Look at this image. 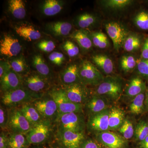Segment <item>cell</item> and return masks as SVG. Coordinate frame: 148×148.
I'll list each match as a JSON object with an SVG mask.
<instances>
[{"instance_id": "1", "label": "cell", "mask_w": 148, "mask_h": 148, "mask_svg": "<svg viewBox=\"0 0 148 148\" xmlns=\"http://www.w3.org/2000/svg\"><path fill=\"white\" fill-rule=\"evenodd\" d=\"M42 95L21 87L16 90L4 92L1 98V102L7 107H15L19 105L32 103L40 99Z\"/></svg>"}, {"instance_id": "2", "label": "cell", "mask_w": 148, "mask_h": 148, "mask_svg": "<svg viewBox=\"0 0 148 148\" xmlns=\"http://www.w3.org/2000/svg\"><path fill=\"white\" fill-rule=\"evenodd\" d=\"M49 94L57 105L58 115L69 113H81L82 112L83 108V105L76 104L70 101L64 89H53Z\"/></svg>"}, {"instance_id": "3", "label": "cell", "mask_w": 148, "mask_h": 148, "mask_svg": "<svg viewBox=\"0 0 148 148\" xmlns=\"http://www.w3.org/2000/svg\"><path fill=\"white\" fill-rule=\"evenodd\" d=\"M122 92V84L119 79L114 77L104 79L103 82L97 86L95 95L103 96L108 99L116 101Z\"/></svg>"}, {"instance_id": "4", "label": "cell", "mask_w": 148, "mask_h": 148, "mask_svg": "<svg viewBox=\"0 0 148 148\" xmlns=\"http://www.w3.org/2000/svg\"><path fill=\"white\" fill-rule=\"evenodd\" d=\"M79 75L81 82L85 85L97 86L105 79L97 67L87 60H83L79 65Z\"/></svg>"}, {"instance_id": "5", "label": "cell", "mask_w": 148, "mask_h": 148, "mask_svg": "<svg viewBox=\"0 0 148 148\" xmlns=\"http://www.w3.org/2000/svg\"><path fill=\"white\" fill-rule=\"evenodd\" d=\"M81 113H69L58 115L56 121L59 129L70 130L75 132H84L85 124Z\"/></svg>"}, {"instance_id": "6", "label": "cell", "mask_w": 148, "mask_h": 148, "mask_svg": "<svg viewBox=\"0 0 148 148\" xmlns=\"http://www.w3.org/2000/svg\"><path fill=\"white\" fill-rule=\"evenodd\" d=\"M105 29L112 41L114 48L119 51L123 47L129 32L123 24L117 21H110L105 24Z\"/></svg>"}, {"instance_id": "7", "label": "cell", "mask_w": 148, "mask_h": 148, "mask_svg": "<svg viewBox=\"0 0 148 148\" xmlns=\"http://www.w3.org/2000/svg\"><path fill=\"white\" fill-rule=\"evenodd\" d=\"M9 110L8 127L13 133L26 134L33 126L29 123L19 109L12 108Z\"/></svg>"}, {"instance_id": "8", "label": "cell", "mask_w": 148, "mask_h": 148, "mask_svg": "<svg viewBox=\"0 0 148 148\" xmlns=\"http://www.w3.org/2000/svg\"><path fill=\"white\" fill-rule=\"evenodd\" d=\"M48 120H42L33 126L25 135L30 145H38L46 142L49 137L51 131L50 123Z\"/></svg>"}, {"instance_id": "9", "label": "cell", "mask_w": 148, "mask_h": 148, "mask_svg": "<svg viewBox=\"0 0 148 148\" xmlns=\"http://www.w3.org/2000/svg\"><path fill=\"white\" fill-rule=\"evenodd\" d=\"M58 143L63 148H80L84 140V132H75L70 130H58Z\"/></svg>"}, {"instance_id": "10", "label": "cell", "mask_w": 148, "mask_h": 148, "mask_svg": "<svg viewBox=\"0 0 148 148\" xmlns=\"http://www.w3.org/2000/svg\"><path fill=\"white\" fill-rule=\"evenodd\" d=\"M64 90L69 100L73 103L83 105L89 99V91L82 83L66 86Z\"/></svg>"}, {"instance_id": "11", "label": "cell", "mask_w": 148, "mask_h": 148, "mask_svg": "<svg viewBox=\"0 0 148 148\" xmlns=\"http://www.w3.org/2000/svg\"><path fill=\"white\" fill-rule=\"evenodd\" d=\"M110 110L108 108L101 112L90 116L87 123L89 130L97 133L109 130Z\"/></svg>"}, {"instance_id": "12", "label": "cell", "mask_w": 148, "mask_h": 148, "mask_svg": "<svg viewBox=\"0 0 148 148\" xmlns=\"http://www.w3.org/2000/svg\"><path fill=\"white\" fill-rule=\"evenodd\" d=\"M43 118L46 120L51 119L58 114V108L55 101L49 98L38 99L32 103Z\"/></svg>"}, {"instance_id": "13", "label": "cell", "mask_w": 148, "mask_h": 148, "mask_svg": "<svg viewBox=\"0 0 148 148\" xmlns=\"http://www.w3.org/2000/svg\"><path fill=\"white\" fill-rule=\"evenodd\" d=\"M22 47L17 39L5 35L0 41V53L1 55L11 57L18 55Z\"/></svg>"}, {"instance_id": "14", "label": "cell", "mask_w": 148, "mask_h": 148, "mask_svg": "<svg viewBox=\"0 0 148 148\" xmlns=\"http://www.w3.org/2000/svg\"><path fill=\"white\" fill-rule=\"evenodd\" d=\"M21 76L11 69L1 78V90L3 93L22 87Z\"/></svg>"}, {"instance_id": "15", "label": "cell", "mask_w": 148, "mask_h": 148, "mask_svg": "<svg viewBox=\"0 0 148 148\" xmlns=\"http://www.w3.org/2000/svg\"><path fill=\"white\" fill-rule=\"evenodd\" d=\"M96 138L108 148H122L125 144L124 138L108 130L97 133Z\"/></svg>"}, {"instance_id": "16", "label": "cell", "mask_w": 148, "mask_h": 148, "mask_svg": "<svg viewBox=\"0 0 148 148\" xmlns=\"http://www.w3.org/2000/svg\"><path fill=\"white\" fill-rule=\"evenodd\" d=\"M24 83L27 89L37 93H41L48 86L46 79L36 74H32L26 77L24 80Z\"/></svg>"}, {"instance_id": "17", "label": "cell", "mask_w": 148, "mask_h": 148, "mask_svg": "<svg viewBox=\"0 0 148 148\" xmlns=\"http://www.w3.org/2000/svg\"><path fill=\"white\" fill-rule=\"evenodd\" d=\"M108 99L100 95H93L86 103V108L90 116L101 112L108 109Z\"/></svg>"}, {"instance_id": "18", "label": "cell", "mask_w": 148, "mask_h": 148, "mask_svg": "<svg viewBox=\"0 0 148 148\" xmlns=\"http://www.w3.org/2000/svg\"><path fill=\"white\" fill-rule=\"evenodd\" d=\"M61 79L65 86L81 83L79 75V66L76 64H70L61 73Z\"/></svg>"}, {"instance_id": "19", "label": "cell", "mask_w": 148, "mask_h": 148, "mask_svg": "<svg viewBox=\"0 0 148 148\" xmlns=\"http://www.w3.org/2000/svg\"><path fill=\"white\" fill-rule=\"evenodd\" d=\"M92 60L93 64L104 73L109 75L114 72V66L112 60L108 56L97 54L93 56Z\"/></svg>"}, {"instance_id": "20", "label": "cell", "mask_w": 148, "mask_h": 148, "mask_svg": "<svg viewBox=\"0 0 148 148\" xmlns=\"http://www.w3.org/2000/svg\"><path fill=\"white\" fill-rule=\"evenodd\" d=\"M19 109L27 120L33 126L43 120L42 116L32 105V103L23 104Z\"/></svg>"}, {"instance_id": "21", "label": "cell", "mask_w": 148, "mask_h": 148, "mask_svg": "<svg viewBox=\"0 0 148 148\" xmlns=\"http://www.w3.org/2000/svg\"><path fill=\"white\" fill-rule=\"evenodd\" d=\"M15 30L18 36L28 41L39 39L41 36L39 31L36 30L32 25L21 24L15 27Z\"/></svg>"}, {"instance_id": "22", "label": "cell", "mask_w": 148, "mask_h": 148, "mask_svg": "<svg viewBox=\"0 0 148 148\" xmlns=\"http://www.w3.org/2000/svg\"><path fill=\"white\" fill-rule=\"evenodd\" d=\"M47 29L55 36H64L70 34L73 29V26L69 22L56 21L48 24Z\"/></svg>"}, {"instance_id": "23", "label": "cell", "mask_w": 148, "mask_h": 148, "mask_svg": "<svg viewBox=\"0 0 148 148\" xmlns=\"http://www.w3.org/2000/svg\"><path fill=\"white\" fill-rule=\"evenodd\" d=\"M124 112L117 108H112L110 110L109 117V130L119 129L124 122Z\"/></svg>"}, {"instance_id": "24", "label": "cell", "mask_w": 148, "mask_h": 148, "mask_svg": "<svg viewBox=\"0 0 148 148\" xmlns=\"http://www.w3.org/2000/svg\"><path fill=\"white\" fill-rule=\"evenodd\" d=\"M145 88V84L143 79L139 77H136L130 82L125 89V94L130 98L135 97L143 92Z\"/></svg>"}, {"instance_id": "25", "label": "cell", "mask_w": 148, "mask_h": 148, "mask_svg": "<svg viewBox=\"0 0 148 148\" xmlns=\"http://www.w3.org/2000/svg\"><path fill=\"white\" fill-rule=\"evenodd\" d=\"M63 8V4L57 0H46L43 4L42 9L46 16H52L59 13Z\"/></svg>"}, {"instance_id": "26", "label": "cell", "mask_w": 148, "mask_h": 148, "mask_svg": "<svg viewBox=\"0 0 148 148\" xmlns=\"http://www.w3.org/2000/svg\"><path fill=\"white\" fill-rule=\"evenodd\" d=\"M9 9L14 18L23 19L26 15L25 4L22 0L9 1Z\"/></svg>"}, {"instance_id": "27", "label": "cell", "mask_w": 148, "mask_h": 148, "mask_svg": "<svg viewBox=\"0 0 148 148\" xmlns=\"http://www.w3.org/2000/svg\"><path fill=\"white\" fill-rule=\"evenodd\" d=\"M71 37L82 49L88 50L92 48L93 44L91 37L84 31L82 30L76 31L72 35Z\"/></svg>"}, {"instance_id": "28", "label": "cell", "mask_w": 148, "mask_h": 148, "mask_svg": "<svg viewBox=\"0 0 148 148\" xmlns=\"http://www.w3.org/2000/svg\"><path fill=\"white\" fill-rule=\"evenodd\" d=\"M134 1L132 0H105L101 1L102 5L107 9L112 10H120L127 8Z\"/></svg>"}, {"instance_id": "29", "label": "cell", "mask_w": 148, "mask_h": 148, "mask_svg": "<svg viewBox=\"0 0 148 148\" xmlns=\"http://www.w3.org/2000/svg\"><path fill=\"white\" fill-rule=\"evenodd\" d=\"M33 64L40 75L45 79L49 76L50 69L41 55L37 54L33 57Z\"/></svg>"}, {"instance_id": "30", "label": "cell", "mask_w": 148, "mask_h": 148, "mask_svg": "<svg viewBox=\"0 0 148 148\" xmlns=\"http://www.w3.org/2000/svg\"><path fill=\"white\" fill-rule=\"evenodd\" d=\"M30 145L24 134L13 133L9 137L8 148H28Z\"/></svg>"}, {"instance_id": "31", "label": "cell", "mask_w": 148, "mask_h": 148, "mask_svg": "<svg viewBox=\"0 0 148 148\" xmlns=\"http://www.w3.org/2000/svg\"><path fill=\"white\" fill-rule=\"evenodd\" d=\"M98 19V17L92 14L83 13L77 17V24L81 29H87L95 25Z\"/></svg>"}, {"instance_id": "32", "label": "cell", "mask_w": 148, "mask_h": 148, "mask_svg": "<svg viewBox=\"0 0 148 148\" xmlns=\"http://www.w3.org/2000/svg\"><path fill=\"white\" fill-rule=\"evenodd\" d=\"M141 45V41L137 35L129 34L125 40L123 48L127 52H133L138 50Z\"/></svg>"}, {"instance_id": "33", "label": "cell", "mask_w": 148, "mask_h": 148, "mask_svg": "<svg viewBox=\"0 0 148 148\" xmlns=\"http://www.w3.org/2000/svg\"><path fill=\"white\" fill-rule=\"evenodd\" d=\"M145 95L144 92L134 97L130 105V111L134 114L138 115L143 112Z\"/></svg>"}, {"instance_id": "34", "label": "cell", "mask_w": 148, "mask_h": 148, "mask_svg": "<svg viewBox=\"0 0 148 148\" xmlns=\"http://www.w3.org/2000/svg\"><path fill=\"white\" fill-rule=\"evenodd\" d=\"M91 39L92 44L96 47L101 49H104L108 47L110 45L108 37L102 32H96L92 33Z\"/></svg>"}, {"instance_id": "35", "label": "cell", "mask_w": 148, "mask_h": 148, "mask_svg": "<svg viewBox=\"0 0 148 148\" xmlns=\"http://www.w3.org/2000/svg\"><path fill=\"white\" fill-rule=\"evenodd\" d=\"M10 65L12 69L19 75H24L28 71V66L23 57L14 59L11 62Z\"/></svg>"}, {"instance_id": "36", "label": "cell", "mask_w": 148, "mask_h": 148, "mask_svg": "<svg viewBox=\"0 0 148 148\" xmlns=\"http://www.w3.org/2000/svg\"><path fill=\"white\" fill-rule=\"evenodd\" d=\"M133 22L136 27L143 30H148V13L147 12H140L133 18Z\"/></svg>"}, {"instance_id": "37", "label": "cell", "mask_w": 148, "mask_h": 148, "mask_svg": "<svg viewBox=\"0 0 148 148\" xmlns=\"http://www.w3.org/2000/svg\"><path fill=\"white\" fill-rule=\"evenodd\" d=\"M137 65V61L135 57L132 56H123L121 59L120 66L123 71H130L136 67Z\"/></svg>"}, {"instance_id": "38", "label": "cell", "mask_w": 148, "mask_h": 148, "mask_svg": "<svg viewBox=\"0 0 148 148\" xmlns=\"http://www.w3.org/2000/svg\"><path fill=\"white\" fill-rule=\"evenodd\" d=\"M134 134L136 140L143 141L148 136V123L145 121H140L136 125Z\"/></svg>"}, {"instance_id": "39", "label": "cell", "mask_w": 148, "mask_h": 148, "mask_svg": "<svg viewBox=\"0 0 148 148\" xmlns=\"http://www.w3.org/2000/svg\"><path fill=\"white\" fill-rule=\"evenodd\" d=\"M118 130L126 140L131 139L135 132L132 123L127 119H125L124 122Z\"/></svg>"}, {"instance_id": "40", "label": "cell", "mask_w": 148, "mask_h": 148, "mask_svg": "<svg viewBox=\"0 0 148 148\" xmlns=\"http://www.w3.org/2000/svg\"><path fill=\"white\" fill-rule=\"evenodd\" d=\"M63 48L70 57H75L79 53V47L73 42L69 40L64 43Z\"/></svg>"}, {"instance_id": "41", "label": "cell", "mask_w": 148, "mask_h": 148, "mask_svg": "<svg viewBox=\"0 0 148 148\" xmlns=\"http://www.w3.org/2000/svg\"><path fill=\"white\" fill-rule=\"evenodd\" d=\"M137 68L139 73L148 79V59L140 58L137 61Z\"/></svg>"}, {"instance_id": "42", "label": "cell", "mask_w": 148, "mask_h": 148, "mask_svg": "<svg viewBox=\"0 0 148 148\" xmlns=\"http://www.w3.org/2000/svg\"><path fill=\"white\" fill-rule=\"evenodd\" d=\"M38 47L41 50L46 52H51L56 47L54 43L50 40H42L38 44Z\"/></svg>"}, {"instance_id": "43", "label": "cell", "mask_w": 148, "mask_h": 148, "mask_svg": "<svg viewBox=\"0 0 148 148\" xmlns=\"http://www.w3.org/2000/svg\"><path fill=\"white\" fill-rule=\"evenodd\" d=\"M9 119V110L1 106L0 108V126L1 129L8 127Z\"/></svg>"}, {"instance_id": "44", "label": "cell", "mask_w": 148, "mask_h": 148, "mask_svg": "<svg viewBox=\"0 0 148 148\" xmlns=\"http://www.w3.org/2000/svg\"><path fill=\"white\" fill-rule=\"evenodd\" d=\"M49 60L57 66H61L65 60V56L62 53L59 52H52L49 56Z\"/></svg>"}, {"instance_id": "45", "label": "cell", "mask_w": 148, "mask_h": 148, "mask_svg": "<svg viewBox=\"0 0 148 148\" xmlns=\"http://www.w3.org/2000/svg\"><path fill=\"white\" fill-rule=\"evenodd\" d=\"M80 148H101L98 143L92 140H84Z\"/></svg>"}, {"instance_id": "46", "label": "cell", "mask_w": 148, "mask_h": 148, "mask_svg": "<svg viewBox=\"0 0 148 148\" xmlns=\"http://www.w3.org/2000/svg\"><path fill=\"white\" fill-rule=\"evenodd\" d=\"M11 69V67L10 65L6 62L1 61L0 65V78H1L8 72Z\"/></svg>"}, {"instance_id": "47", "label": "cell", "mask_w": 148, "mask_h": 148, "mask_svg": "<svg viewBox=\"0 0 148 148\" xmlns=\"http://www.w3.org/2000/svg\"><path fill=\"white\" fill-rule=\"evenodd\" d=\"M9 137L3 132L0 135V148H8Z\"/></svg>"}, {"instance_id": "48", "label": "cell", "mask_w": 148, "mask_h": 148, "mask_svg": "<svg viewBox=\"0 0 148 148\" xmlns=\"http://www.w3.org/2000/svg\"><path fill=\"white\" fill-rule=\"evenodd\" d=\"M141 58L148 59V38L146 39L142 48Z\"/></svg>"}, {"instance_id": "49", "label": "cell", "mask_w": 148, "mask_h": 148, "mask_svg": "<svg viewBox=\"0 0 148 148\" xmlns=\"http://www.w3.org/2000/svg\"><path fill=\"white\" fill-rule=\"evenodd\" d=\"M141 148H148V136L143 141L140 142Z\"/></svg>"}, {"instance_id": "50", "label": "cell", "mask_w": 148, "mask_h": 148, "mask_svg": "<svg viewBox=\"0 0 148 148\" xmlns=\"http://www.w3.org/2000/svg\"><path fill=\"white\" fill-rule=\"evenodd\" d=\"M145 104L146 106V108L148 110V88L147 90V92L145 95Z\"/></svg>"}, {"instance_id": "51", "label": "cell", "mask_w": 148, "mask_h": 148, "mask_svg": "<svg viewBox=\"0 0 148 148\" xmlns=\"http://www.w3.org/2000/svg\"><path fill=\"white\" fill-rule=\"evenodd\" d=\"M49 148H63L58 143L57 144H54L50 146Z\"/></svg>"}, {"instance_id": "52", "label": "cell", "mask_w": 148, "mask_h": 148, "mask_svg": "<svg viewBox=\"0 0 148 148\" xmlns=\"http://www.w3.org/2000/svg\"><path fill=\"white\" fill-rule=\"evenodd\" d=\"M33 148H42L40 147H34Z\"/></svg>"}]
</instances>
